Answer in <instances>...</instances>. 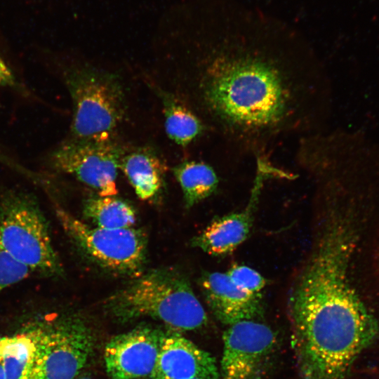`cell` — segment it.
I'll return each mask as SVG.
<instances>
[{
	"instance_id": "1",
	"label": "cell",
	"mask_w": 379,
	"mask_h": 379,
	"mask_svg": "<svg viewBox=\"0 0 379 379\" xmlns=\"http://www.w3.org/2000/svg\"><path fill=\"white\" fill-rule=\"evenodd\" d=\"M197 81L200 105L232 151L264 159L288 138L322 131L325 72L297 37L276 30L221 29L206 40Z\"/></svg>"
},
{
	"instance_id": "2",
	"label": "cell",
	"mask_w": 379,
	"mask_h": 379,
	"mask_svg": "<svg viewBox=\"0 0 379 379\" xmlns=\"http://www.w3.org/2000/svg\"><path fill=\"white\" fill-rule=\"evenodd\" d=\"M354 223L329 218L288 297L293 348L302 379H345L379 336V323L349 277Z\"/></svg>"
},
{
	"instance_id": "3",
	"label": "cell",
	"mask_w": 379,
	"mask_h": 379,
	"mask_svg": "<svg viewBox=\"0 0 379 379\" xmlns=\"http://www.w3.org/2000/svg\"><path fill=\"white\" fill-rule=\"evenodd\" d=\"M103 308L111 317L122 323L151 318L180 333L201 328L208 321L206 311L188 279L171 267L157 268L136 276L107 298Z\"/></svg>"
},
{
	"instance_id": "4",
	"label": "cell",
	"mask_w": 379,
	"mask_h": 379,
	"mask_svg": "<svg viewBox=\"0 0 379 379\" xmlns=\"http://www.w3.org/2000/svg\"><path fill=\"white\" fill-rule=\"evenodd\" d=\"M0 244L32 275L60 278L64 274L48 221L31 194L11 190L1 196Z\"/></svg>"
},
{
	"instance_id": "5",
	"label": "cell",
	"mask_w": 379,
	"mask_h": 379,
	"mask_svg": "<svg viewBox=\"0 0 379 379\" xmlns=\"http://www.w3.org/2000/svg\"><path fill=\"white\" fill-rule=\"evenodd\" d=\"M73 104L70 138H112L124 113L122 87L112 74L90 67L67 71Z\"/></svg>"
},
{
	"instance_id": "6",
	"label": "cell",
	"mask_w": 379,
	"mask_h": 379,
	"mask_svg": "<svg viewBox=\"0 0 379 379\" xmlns=\"http://www.w3.org/2000/svg\"><path fill=\"white\" fill-rule=\"evenodd\" d=\"M55 215L74 246L108 270L138 276L147 255L146 234L139 229H109L91 226L54 205Z\"/></svg>"
},
{
	"instance_id": "7",
	"label": "cell",
	"mask_w": 379,
	"mask_h": 379,
	"mask_svg": "<svg viewBox=\"0 0 379 379\" xmlns=\"http://www.w3.org/2000/svg\"><path fill=\"white\" fill-rule=\"evenodd\" d=\"M95 338L78 315L41 324L31 379H75L91 357Z\"/></svg>"
},
{
	"instance_id": "8",
	"label": "cell",
	"mask_w": 379,
	"mask_h": 379,
	"mask_svg": "<svg viewBox=\"0 0 379 379\" xmlns=\"http://www.w3.org/2000/svg\"><path fill=\"white\" fill-rule=\"evenodd\" d=\"M121 147L112 138H69L51 154V166L97 191L99 196L117 194L116 180Z\"/></svg>"
},
{
	"instance_id": "9",
	"label": "cell",
	"mask_w": 379,
	"mask_h": 379,
	"mask_svg": "<svg viewBox=\"0 0 379 379\" xmlns=\"http://www.w3.org/2000/svg\"><path fill=\"white\" fill-rule=\"evenodd\" d=\"M227 326L222 336L220 379H260L275 351V333L258 319Z\"/></svg>"
},
{
	"instance_id": "10",
	"label": "cell",
	"mask_w": 379,
	"mask_h": 379,
	"mask_svg": "<svg viewBox=\"0 0 379 379\" xmlns=\"http://www.w3.org/2000/svg\"><path fill=\"white\" fill-rule=\"evenodd\" d=\"M164 333L150 325L138 326L114 336L106 344L104 361L111 379L150 378Z\"/></svg>"
},
{
	"instance_id": "11",
	"label": "cell",
	"mask_w": 379,
	"mask_h": 379,
	"mask_svg": "<svg viewBox=\"0 0 379 379\" xmlns=\"http://www.w3.org/2000/svg\"><path fill=\"white\" fill-rule=\"evenodd\" d=\"M257 175L250 200L246 208L213 220L191 241L192 246L214 256L232 253L248 237L253 222L254 213L262 183L274 173L267 166H257Z\"/></svg>"
},
{
	"instance_id": "12",
	"label": "cell",
	"mask_w": 379,
	"mask_h": 379,
	"mask_svg": "<svg viewBox=\"0 0 379 379\" xmlns=\"http://www.w3.org/2000/svg\"><path fill=\"white\" fill-rule=\"evenodd\" d=\"M220 378L216 361L180 332L168 329L163 336L151 379Z\"/></svg>"
},
{
	"instance_id": "13",
	"label": "cell",
	"mask_w": 379,
	"mask_h": 379,
	"mask_svg": "<svg viewBox=\"0 0 379 379\" xmlns=\"http://www.w3.org/2000/svg\"><path fill=\"white\" fill-rule=\"evenodd\" d=\"M204 299L214 316L229 326L248 319H258L264 312L262 295L237 286L225 273L205 272L199 278Z\"/></svg>"
},
{
	"instance_id": "14",
	"label": "cell",
	"mask_w": 379,
	"mask_h": 379,
	"mask_svg": "<svg viewBox=\"0 0 379 379\" xmlns=\"http://www.w3.org/2000/svg\"><path fill=\"white\" fill-rule=\"evenodd\" d=\"M119 168L140 199L151 200L159 193L165 166L152 150L140 148L123 154Z\"/></svg>"
},
{
	"instance_id": "15",
	"label": "cell",
	"mask_w": 379,
	"mask_h": 379,
	"mask_svg": "<svg viewBox=\"0 0 379 379\" xmlns=\"http://www.w3.org/2000/svg\"><path fill=\"white\" fill-rule=\"evenodd\" d=\"M41 324L0 338V362L5 379H31Z\"/></svg>"
},
{
	"instance_id": "16",
	"label": "cell",
	"mask_w": 379,
	"mask_h": 379,
	"mask_svg": "<svg viewBox=\"0 0 379 379\" xmlns=\"http://www.w3.org/2000/svg\"><path fill=\"white\" fill-rule=\"evenodd\" d=\"M173 173L181 187L187 208L210 197L219 183L213 168L203 161L182 162L174 168Z\"/></svg>"
},
{
	"instance_id": "17",
	"label": "cell",
	"mask_w": 379,
	"mask_h": 379,
	"mask_svg": "<svg viewBox=\"0 0 379 379\" xmlns=\"http://www.w3.org/2000/svg\"><path fill=\"white\" fill-rule=\"evenodd\" d=\"M83 215L94 226L102 228H131L136 222L133 207L115 195L88 199L83 206Z\"/></svg>"
},
{
	"instance_id": "18",
	"label": "cell",
	"mask_w": 379,
	"mask_h": 379,
	"mask_svg": "<svg viewBox=\"0 0 379 379\" xmlns=\"http://www.w3.org/2000/svg\"><path fill=\"white\" fill-rule=\"evenodd\" d=\"M166 133L169 138L181 146H186L198 138L204 129L200 117L173 97L162 98Z\"/></svg>"
},
{
	"instance_id": "19",
	"label": "cell",
	"mask_w": 379,
	"mask_h": 379,
	"mask_svg": "<svg viewBox=\"0 0 379 379\" xmlns=\"http://www.w3.org/2000/svg\"><path fill=\"white\" fill-rule=\"evenodd\" d=\"M31 275L30 270L15 259L0 244V293Z\"/></svg>"
},
{
	"instance_id": "20",
	"label": "cell",
	"mask_w": 379,
	"mask_h": 379,
	"mask_svg": "<svg viewBox=\"0 0 379 379\" xmlns=\"http://www.w3.org/2000/svg\"><path fill=\"white\" fill-rule=\"evenodd\" d=\"M226 274L237 286L253 295H262L261 291L267 284L262 275L246 265L235 264Z\"/></svg>"
},
{
	"instance_id": "21",
	"label": "cell",
	"mask_w": 379,
	"mask_h": 379,
	"mask_svg": "<svg viewBox=\"0 0 379 379\" xmlns=\"http://www.w3.org/2000/svg\"><path fill=\"white\" fill-rule=\"evenodd\" d=\"M0 86L18 88V82L12 69L0 57Z\"/></svg>"
},
{
	"instance_id": "22",
	"label": "cell",
	"mask_w": 379,
	"mask_h": 379,
	"mask_svg": "<svg viewBox=\"0 0 379 379\" xmlns=\"http://www.w3.org/2000/svg\"><path fill=\"white\" fill-rule=\"evenodd\" d=\"M0 379H5L4 370L1 362H0Z\"/></svg>"
},
{
	"instance_id": "23",
	"label": "cell",
	"mask_w": 379,
	"mask_h": 379,
	"mask_svg": "<svg viewBox=\"0 0 379 379\" xmlns=\"http://www.w3.org/2000/svg\"><path fill=\"white\" fill-rule=\"evenodd\" d=\"M75 379H91V378H88V377H81V378H78V377H77V378H76Z\"/></svg>"
},
{
	"instance_id": "24",
	"label": "cell",
	"mask_w": 379,
	"mask_h": 379,
	"mask_svg": "<svg viewBox=\"0 0 379 379\" xmlns=\"http://www.w3.org/2000/svg\"><path fill=\"white\" fill-rule=\"evenodd\" d=\"M194 379H220V378H194Z\"/></svg>"
}]
</instances>
